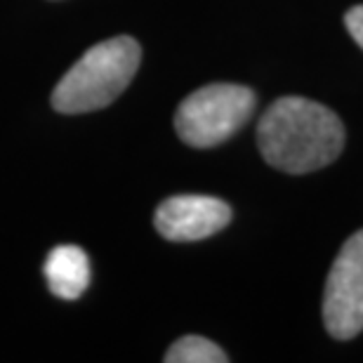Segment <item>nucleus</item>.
Instances as JSON below:
<instances>
[{
  "label": "nucleus",
  "instance_id": "obj_1",
  "mask_svg": "<svg viewBox=\"0 0 363 363\" xmlns=\"http://www.w3.org/2000/svg\"><path fill=\"white\" fill-rule=\"evenodd\" d=\"M259 154L276 170L290 175L321 170L345 147L342 121L328 106L307 97H281L257 125Z\"/></svg>",
  "mask_w": 363,
  "mask_h": 363
},
{
  "label": "nucleus",
  "instance_id": "obj_2",
  "mask_svg": "<svg viewBox=\"0 0 363 363\" xmlns=\"http://www.w3.org/2000/svg\"><path fill=\"white\" fill-rule=\"evenodd\" d=\"M140 62L142 48L130 35L97 43L55 85V111L76 116L108 106L133 83Z\"/></svg>",
  "mask_w": 363,
  "mask_h": 363
},
{
  "label": "nucleus",
  "instance_id": "obj_3",
  "mask_svg": "<svg viewBox=\"0 0 363 363\" xmlns=\"http://www.w3.org/2000/svg\"><path fill=\"white\" fill-rule=\"evenodd\" d=\"M255 92L245 85L213 83L191 92L175 113V130L182 142L210 149L238 133L255 111Z\"/></svg>",
  "mask_w": 363,
  "mask_h": 363
},
{
  "label": "nucleus",
  "instance_id": "obj_4",
  "mask_svg": "<svg viewBox=\"0 0 363 363\" xmlns=\"http://www.w3.org/2000/svg\"><path fill=\"white\" fill-rule=\"evenodd\" d=\"M321 311L333 337L352 340L363 330V229L342 245L333 262Z\"/></svg>",
  "mask_w": 363,
  "mask_h": 363
},
{
  "label": "nucleus",
  "instance_id": "obj_5",
  "mask_svg": "<svg viewBox=\"0 0 363 363\" xmlns=\"http://www.w3.org/2000/svg\"><path fill=\"white\" fill-rule=\"evenodd\" d=\"M231 222V208L215 196H170L156 208L154 224L168 241H203Z\"/></svg>",
  "mask_w": 363,
  "mask_h": 363
},
{
  "label": "nucleus",
  "instance_id": "obj_6",
  "mask_svg": "<svg viewBox=\"0 0 363 363\" xmlns=\"http://www.w3.org/2000/svg\"><path fill=\"white\" fill-rule=\"evenodd\" d=\"M50 293L60 300H78L90 286V257L78 245H57L43 267Z\"/></svg>",
  "mask_w": 363,
  "mask_h": 363
},
{
  "label": "nucleus",
  "instance_id": "obj_7",
  "mask_svg": "<svg viewBox=\"0 0 363 363\" xmlns=\"http://www.w3.org/2000/svg\"><path fill=\"white\" fill-rule=\"evenodd\" d=\"M222 347L201 335H184L165 354V363H227Z\"/></svg>",
  "mask_w": 363,
  "mask_h": 363
},
{
  "label": "nucleus",
  "instance_id": "obj_8",
  "mask_svg": "<svg viewBox=\"0 0 363 363\" xmlns=\"http://www.w3.org/2000/svg\"><path fill=\"white\" fill-rule=\"evenodd\" d=\"M345 24H347V31L352 33V38L363 48V5L352 7V10L345 14Z\"/></svg>",
  "mask_w": 363,
  "mask_h": 363
}]
</instances>
